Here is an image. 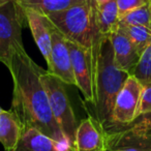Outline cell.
<instances>
[{
	"mask_svg": "<svg viewBox=\"0 0 151 151\" xmlns=\"http://www.w3.org/2000/svg\"><path fill=\"white\" fill-rule=\"evenodd\" d=\"M7 68L14 85L11 110L19 119L22 129L34 128L57 142L69 145L53 116L48 94L40 80L42 67L24 49L13 55Z\"/></svg>",
	"mask_w": 151,
	"mask_h": 151,
	"instance_id": "obj_1",
	"label": "cell"
},
{
	"mask_svg": "<svg viewBox=\"0 0 151 151\" xmlns=\"http://www.w3.org/2000/svg\"><path fill=\"white\" fill-rule=\"evenodd\" d=\"M129 76L116 65L111 40L109 36H105L101 46L94 77V101L92 107L94 110L93 117L96 118L106 132L113 129L112 114L116 97Z\"/></svg>",
	"mask_w": 151,
	"mask_h": 151,
	"instance_id": "obj_2",
	"label": "cell"
},
{
	"mask_svg": "<svg viewBox=\"0 0 151 151\" xmlns=\"http://www.w3.org/2000/svg\"><path fill=\"white\" fill-rule=\"evenodd\" d=\"M48 18L67 40L90 52L93 70V84L101 46L105 36L99 32L92 0L70 6L61 12L49 14Z\"/></svg>",
	"mask_w": 151,
	"mask_h": 151,
	"instance_id": "obj_3",
	"label": "cell"
},
{
	"mask_svg": "<svg viewBox=\"0 0 151 151\" xmlns=\"http://www.w3.org/2000/svg\"><path fill=\"white\" fill-rule=\"evenodd\" d=\"M40 80L48 94L53 116L60 127L63 136L65 137L69 145L73 147L79 122L77 121L65 88L66 84L45 69H42L40 73Z\"/></svg>",
	"mask_w": 151,
	"mask_h": 151,
	"instance_id": "obj_4",
	"label": "cell"
},
{
	"mask_svg": "<svg viewBox=\"0 0 151 151\" xmlns=\"http://www.w3.org/2000/svg\"><path fill=\"white\" fill-rule=\"evenodd\" d=\"M24 20V11L15 0L0 6V62L6 67L13 55L25 49L22 40Z\"/></svg>",
	"mask_w": 151,
	"mask_h": 151,
	"instance_id": "obj_5",
	"label": "cell"
},
{
	"mask_svg": "<svg viewBox=\"0 0 151 151\" xmlns=\"http://www.w3.org/2000/svg\"><path fill=\"white\" fill-rule=\"evenodd\" d=\"M106 132V151H151V118Z\"/></svg>",
	"mask_w": 151,
	"mask_h": 151,
	"instance_id": "obj_6",
	"label": "cell"
},
{
	"mask_svg": "<svg viewBox=\"0 0 151 151\" xmlns=\"http://www.w3.org/2000/svg\"><path fill=\"white\" fill-rule=\"evenodd\" d=\"M142 90L141 83L134 77L129 76L116 97L112 114L113 129L129 125L139 118Z\"/></svg>",
	"mask_w": 151,
	"mask_h": 151,
	"instance_id": "obj_7",
	"label": "cell"
},
{
	"mask_svg": "<svg viewBox=\"0 0 151 151\" xmlns=\"http://www.w3.org/2000/svg\"><path fill=\"white\" fill-rule=\"evenodd\" d=\"M71 66L76 79V86L80 89L85 101L90 105L94 101L93 91V70L90 52L84 47L67 40Z\"/></svg>",
	"mask_w": 151,
	"mask_h": 151,
	"instance_id": "obj_8",
	"label": "cell"
},
{
	"mask_svg": "<svg viewBox=\"0 0 151 151\" xmlns=\"http://www.w3.org/2000/svg\"><path fill=\"white\" fill-rule=\"evenodd\" d=\"M48 71L65 84L76 85L66 38L56 27L52 30V49L48 63Z\"/></svg>",
	"mask_w": 151,
	"mask_h": 151,
	"instance_id": "obj_9",
	"label": "cell"
},
{
	"mask_svg": "<svg viewBox=\"0 0 151 151\" xmlns=\"http://www.w3.org/2000/svg\"><path fill=\"white\" fill-rule=\"evenodd\" d=\"M76 151H106V130L93 116L79 122L75 139Z\"/></svg>",
	"mask_w": 151,
	"mask_h": 151,
	"instance_id": "obj_10",
	"label": "cell"
},
{
	"mask_svg": "<svg viewBox=\"0 0 151 151\" xmlns=\"http://www.w3.org/2000/svg\"><path fill=\"white\" fill-rule=\"evenodd\" d=\"M23 11L34 42L37 45L42 57L48 64L50 61L51 49H52V30L55 27L54 24L51 22L48 16L28 9Z\"/></svg>",
	"mask_w": 151,
	"mask_h": 151,
	"instance_id": "obj_11",
	"label": "cell"
},
{
	"mask_svg": "<svg viewBox=\"0 0 151 151\" xmlns=\"http://www.w3.org/2000/svg\"><path fill=\"white\" fill-rule=\"evenodd\" d=\"M109 37L113 47L116 65L120 69L132 75L137 63L139 62L141 56L140 53L127 35L118 27L110 34Z\"/></svg>",
	"mask_w": 151,
	"mask_h": 151,
	"instance_id": "obj_12",
	"label": "cell"
},
{
	"mask_svg": "<svg viewBox=\"0 0 151 151\" xmlns=\"http://www.w3.org/2000/svg\"><path fill=\"white\" fill-rule=\"evenodd\" d=\"M14 151H76L66 143H60L34 128L25 129Z\"/></svg>",
	"mask_w": 151,
	"mask_h": 151,
	"instance_id": "obj_13",
	"label": "cell"
},
{
	"mask_svg": "<svg viewBox=\"0 0 151 151\" xmlns=\"http://www.w3.org/2000/svg\"><path fill=\"white\" fill-rule=\"evenodd\" d=\"M21 123L12 110L0 114V143L5 151H14L22 137Z\"/></svg>",
	"mask_w": 151,
	"mask_h": 151,
	"instance_id": "obj_14",
	"label": "cell"
},
{
	"mask_svg": "<svg viewBox=\"0 0 151 151\" xmlns=\"http://www.w3.org/2000/svg\"><path fill=\"white\" fill-rule=\"evenodd\" d=\"M94 13L99 32L104 36H110L114 30L117 29L120 20L116 0H109L101 5L94 3Z\"/></svg>",
	"mask_w": 151,
	"mask_h": 151,
	"instance_id": "obj_15",
	"label": "cell"
},
{
	"mask_svg": "<svg viewBox=\"0 0 151 151\" xmlns=\"http://www.w3.org/2000/svg\"><path fill=\"white\" fill-rule=\"evenodd\" d=\"M23 9H32L48 16L49 14L61 12L70 6L86 2L87 0H15Z\"/></svg>",
	"mask_w": 151,
	"mask_h": 151,
	"instance_id": "obj_16",
	"label": "cell"
},
{
	"mask_svg": "<svg viewBox=\"0 0 151 151\" xmlns=\"http://www.w3.org/2000/svg\"><path fill=\"white\" fill-rule=\"evenodd\" d=\"M118 28L127 35L134 46L142 55L145 49L151 44V29L144 26H130L118 24Z\"/></svg>",
	"mask_w": 151,
	"mask_h": 151,
	"instance_id": "obj_17",
	"label": "cell"
},
{
	"mask_svg": "<svg viewBox=\"0 0 151 151\" xmlns=\"http://www.w3.org/2000/svg\"><path fill=\"white\" fill-rule=\"evenodd\" d=\"M119 24L130 26H144L151 29V0L150 2L129 12L119 20Z\"/></svg>",
	"mask_w": 151,
	"mask_h": 151,
	"instance_id": "obj_18",
	"label": "cell"
},
{
	"mask_svg": "<svg viewBox=\"0 0 151 151\" xmlns=\"http://www.w3.org/2000/svg\"><path fill=\"white\" fill-rule=\"evenodd\" d=\"M130 76L134 77L142 86L151 84V44L142 53Z\"/></svg>",
	"mask_w": 151,
	"mask_h": 151,
	"instance_id": "obj_19",
	"label": "cell"
},
{
	"mask_svg": "<svg viewBox=\"0 0 151 151\" xmlns=\"http://www.w3.org/2000/svg\"><path fill=\"white\" fill-rule=\"evenodd\" d=\"M119 12V18H123L129 12L137 9L150 2V0H116Z\"/></svg>",
	"mask_w": 151,
	"mask_h": 151,
	"instance_id": "obj_20",
	"label": "cell"
},
{
	"mask_svg": "<svg viewBox=\"0 0 151 151\" xmlns=\"http://www.w3.org/2000/svg\"><path fill=\"white\" fill-rule=\"evenodd\" d=\"M144 115H151V84L143 86L141 94L139 117Z\"/></svg>",
	"mask_w": 151,
	"mask_h": 151,
	"instance_id": "obj_21",
	"label": "cell"
},
{
	"mask_svg": "<svg viewBox=\"0 0 151 151\" xmlns=\"http://www.w3.org/2000/svg\"><path fill=\"white\" fill-rule=\"evenodd\" d=\"M107 1H109V0H93V2H94L96 5L104 4V3H106V2H107Z\"/></svg>",
	"mask_w": 151,
	"mask_h": 151,
	"instance_id": "obj_22",
	"label": "cell"
},
{
	"mask_svg": "<svg viewBox=\"0 0 151 151\" xmlns=\"http://www.w3.org/2000/svg\"><path fill=\"white\" fill-rule=\"evenodd\" d=\"M9 1H12V0H0V6L3 4H5V3L9 2Z\"/></svg>",
	"mask_w": 151,
	"mask_h": 151,
	"instance_id": "obj_23",
	"label": "cell"
},
{
	"mask_svg": "<svg viewBox=\"0 0 151 151\" xmlns=\"http://www.w3.org/2000/svg\"><path fill=\"white\" fill-rule=\"evenodd\" d=\"M2 112H3V109H2V108H1V107H0V114L2 113Z\"/></svg>",
	"mask_w": 151,
	"mask_h": 151,
	"instance_id": "obj_24",
	"label": "cell"
}]
</instances>
